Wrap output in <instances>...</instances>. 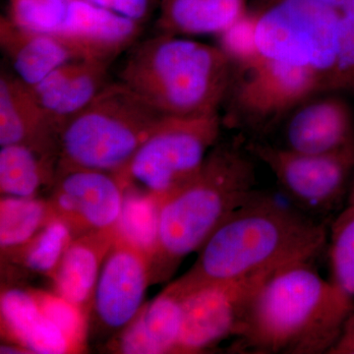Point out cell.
Instances as JSON below:
<instances>
[{
  "instance_id": "obj_8",
  "label": "cell",
  "mask_w": 354,
  "mask_h": 354,
  "mask_svg": "<svg viewBox=\"0 0 354 354\" xmlns=\"http://www.w3.org/2000/svg\"><path fill=\"white\" fill-rule=\"evenodd\" d=\"M256 15V46L261 55L321 72L329 78L333 93L341 10L315 0H272Z\"/></svg>"
},
{
  "instance_id": "obj_9",
  "label": "cell",
  "mask_w": 354,
  "mask_h": 354,
  "mask_svg": "<svg viewBox=\"0 0 354 354\" xmlns=\"http://www.w3.org/2000/svg\"><path fill=\"white\" fill-rule=\"evenodd\" d=\"M249 153L267 165L288 202L327 221L348 196L354 176V146L330 153L295 152L260 139L245 142Z\"/></svg>"
},
{
  "instance_id": "obj_27",
  "label": "cell",
  "mask_w": 354,
  "mask_h": 354,
  "mask_svg": "<svg viewBox=\"0 0 354 354\" xmlns=\"http://www.w3.org/2000/svg\"><path fill=\"white\" fill-rule=\"evenodd\" d=\"M69 0H10L8 18L14 24L32 31L59 30Z\"/></svg>"
},
{
  "instance_id": "obj_14",
  "label": "cell",
  "mask_w": 354,
  "mask_h": 354,
  "mask_svg": "<svg viewBox=\"0 0 354 354\" xmlns=\"http://www.w3.org/2000/svg\"><path fill=\"white\" fill-rule=\"evenodd\" d=\"M144 25L88 0H69L57 32L76 46L86 59L113 62L138 41Z\"/></svg>"
},
{
  "instance_id": "obj_18",
  "label": "cell",
  "mask_w": 354,
  "mask_h": 354,
  "mask_svg": "<svg viewBox=\"0 0 354 354\" xmlns=\"http://www.w3.org/2000/svg\"><path fill=\"white\" fill-rule=\"evenodd\" d=\"M0 314L9 342L20 344L29 353H76L64 333L44 314L34 290L10 288L2 291Z\"/></svg>"
},
{
  "instance_id": "obj_17",
  "label": "cell",
  "mask_w": 354,
  "mask_h": 354,
  "mask_svg": "<svg viewBox=\"0 0 354 354\" xmlns=\"http://www.w3.org/2000/svg\"><path fill=\"white\" fill-rule=\"evenodd\" d=\"M0 46L14 74L29 87L67 62L86 59L58 32L24 29L3 16L0 18Z\"/></svg>"
},
{
  "instance_id": "obj_29",
  "label": "cell",
  "mask_w": 354,
  "mask_h": 354,
  "mask_svg": "<svg viewBox=\"0 0 354 354\" xmlns=\"http://www.w3.org/2000/svg\"><path fill=\"white\" fill-rule=\"evenodd\" d=\"M333 93L354 97V2L341 9L339 58Z\"/></svg>"
},
{
  "instance_id": "obj_4",
  "label": "cell",
  "mask_w": 354,
  "mask_h": 354,
  "mask_svg": "<svg viewBox=\"0 0 354 354\" xmlns=\"http://www.w3.org/2000/svg\"><path fill=\"white\" fill-rule=\"evenodd\" d=\"M232 64L218 46L158 32L129 50L120 81L167 116L220 113Z\"/></svg>"
},
{
  "instance_id": "obj_33",
  "label": "cell",
  "mask_w": 354,
  "mask_h": 354,
  "mask_svg": "<svg viewBox=\"0 0 354 354\" xmlns=\"http://www.w3.org/2000/svg\"><path fill=\"white\" fill-rule=\"evenodd\" d=\"M319 3L324 4V6L332 7V8L341 10L344 6L353 3L354 0H315Z\"/></svg>"
},
{
  "instance_id": "obj_26",
  "label": "cell",
  "mask_w": 354,
  "mask_h": 354,
  "mask_svg": "<svg viewBox=\"0 0 354 354\" xmlns=\"http://www.w3.org/2000/svg\"><path fill=\"white\" fill-rule=\"evenodd\" d=\"M329 281L354 301V203H348L328 230Z\"/></svg>"
},
{
  "instance_id": "obj_5",
  "label": "cell",
  "mask_w": 354,
  "mask_h": 354,
  "mask_svg": "<svg viewBox=\"0 0 354 354\" xmlns=\"http://www.w3.org/2000/svg\"><path fill=\"white\" fill-rule=\"evenodd\" d=\"M165 116L127 84L109 81L62 130L57 176L77 169L116 176Z\"/></svg>"
},
{
  "instance_id": "obj_20",
  "label": "cell",
  "mask_w": 354,
  "mask_h": 354,
  "mask_svg": "<svg viewBox=\"0 0 354 354\" xmlns=\"http://www.w3.org/2000/svg\"><path fill=\"white\" fill-rule=\"evenodd\" d=\"M158 32L220 36L246 15V0H160Z\"/></svg>"
},
{
  "instance_id": "obj_1",
  "label": "cell",
  "mask_w": 354,
  "mask_h": 354,
  "mask_svg": "<svg viewBox=\"0 0 354 354\" xmlns=\"http://www.w3.org/2000/svg\"><path fill=\"white\" fill-rule=\"evenodd\" d=\"M353 308L314 261L283 266L254 295L230 353L329 354Z\"/></svg>"
},
{
  "instance_id": "obj_32",
  "label": "cell",
  "mask_w": 354,
  "mask_h": 354,
  "mask_svg": "<svg viewBox=\"0 0 354 354\" xmlns=\"http://www.w3.org/2000/svg\"><path fill=\"white\" fill-rule=\"evenodd\" d=\"M0 353L2 354L6 353H29L27 349L23 348L20 344H16V342H6L1 344L0 346Z\"/></svg>"
},
{
  "instance_id": "obj_11",
  "label": "cell",
  "mask_w": 354,
  "mask_h": 354,
  "mask_svg": "<svg viewBox=\"0 0 354 354\" xmlns=\"http://www.w3.org/2000/svg\"><path fill=\"white\" fill-rule=\"evenodd\" d=\"M150 285V257L115 234L88 310L95 332L113 337L120 334L138 315Z\"/></svg>"
},
{
  "instance_id": "obj_34",
  "label": "cell",
  "mask_w": 354,
  "mask_h": 354,
  "mask_svg": "<svg viewBox=\"0 0 354 354\" xmlns=\"http://www.w3.org/2000/svg\"><path fill=\"white\" fill-rule=\"evenodd\" d=\"M348 203H354V176L353 178V183H351V189H349Z\"/></svg>"
},
{
  "instance_id": "obj_6",
  "label": "cell",
  "mask_w": 354,
  "mask_h": 354,
  "mask_svg": "<svg viewBox=\"0 0 354 354\" xmlns=\"http://www.w3.org/2000/svg\"><path fill=\"white\" fill-rule=\"evenodd\" d=\"M323 93L332 92L329 78L321 72L263 57L257 51L232 64L223 102L227 114L223 123L252 133L253 139H258L291 109Z\"/></svg>"
},
{
  "instance_id": "obj_22",
  "label": "cell",
  "mask_w": 354,
  "mask_h": 354,
  "mask_svg": "<svg viewBox=\"0 0 354 354\" xmlns=\"http://www.w3.org/2000/svg\"><path fill=\"white\" fill-rule=\"evenodd\" d=\"M113 62L83 59L58 90L44 109L53 127L62 134L65 125L87 108L109 82V66Z\"/></svg>"
},
{
  "instance_id": "obj_31",
  "label": "cell",
  "mask_w": 354,
  "mask_h": 354,
  "mask_svg": "<svg viewBox=\"0 0 354 354\" xmlns=\"http://www.w3.org/2000/svg\"><path fill=\"white\" fill-rule=\"evenodd\" d=\"M329 354H354V308L346 319L341 335Z\"/></svg>"
},
{
  "instance_id": "obj_23",
  "label": "cell",
  "mask_w": 354,
  "mask_h": 354,
  "mask_svg": "<svg viewBox=\"0 0 354 354\" xmlns=\"http://www.w3.org/2000/svg\"><path fill=\"white\" fill-rule=\"evenodd\" d=\"M53 213L50 203L39 197L1 196L0 247L2 255H12L25 246Z\"/></svg>"
},
{
  "instance_id": "obj_30",
  "label": "cell",
  "mask_w": 354,
  "mask_h": 354,
  "mask_svg": "<svg viewBox=\"0 0 354 354\" xmlns=\"http://www.w3.org/2000/svg\"><path fill=\"white\" fill-rule=\"evenodd\" d=\"M123 17L144 25L160 6V0H88Z\"/></svg>"
},
{
  "instance_id": "obj_7",
  "label": "cell",
  "mask_w": 354,
  "mask_h": 354,
  "mask_svg": "<svg viewBox=\"0 0 354 354\" xmlns=\"http://www.w3.org/2000/svg\"><path fill=\"white\" fill-rule=\"evenodd\" d=\"M221 124L220 113L165 116L116 177L124 188L162 199L196 176L218 142Z\"/></svg>"
},
{
  "instance_id": "obj_2",
  "label": "cell",
  "mask_w": 354,
  "mask_h": 354,
  "mask_svg": "<svg viewBox=\"0 0 354 354\" xmlns=\"http://www.w3.org/2000/svg\"><path fill=\"white\" fill-rule=\"evenodd\" d=\"M329 223L256 191L198 251L187 285L227 281L314 261L327 248Z\"/></svg>"
},
{
  "instance_id": "obj_19",
  "label": "cell",
  "mask_w": 354,
  "mask_h": 354,
  "mask_svg": "<svg viewBox=\"0 0 354 354\" xmlns=\"http://www.w3.org/2000/svg\"><path fill=\"white\" fill-rule=\"evenodd\" d=\"M115 230L74 237L53 277L55 292L88 314L97 279Z\"/></svg>"
},
{
  "instance_id": "obj_13",
  "label": "cell",
  "mask_w": 354,
  "mask_h": 354,
  "mask_svg": "<svg viewBox=\"0 0 354 354\" xmlns=\"http://www.w3.org/2000/svg\"><path fill=\"white\" fill-rule=\"evenodd\" d=\"M354 146L353 109L341 93L308 100L285 127L286 148L304 153H330Z\"/></svg>"
},
{
  "instance_id": "obj_16",
  "label": "cell",
  "mask_w": 354,
  "mask_h": 354,
  "mask_svg": "<svg viewBox=\"0 0 354 354\" xmlns=\"http://www.w3.org/2000/svg\"><path fill=\"white\" fill-rule=\"evenodd\" d=\"M183 290L176 281L114 337L111 349L122 354L176 353L183 320Z\"/></svg>"
},
{
  "instance_id": "obj_10",
  "label": "cell",
  "mask_w": 354,
  "mask_h": 354,
  "mask_svg": "<svg viewBox=\"0 0 354 354\" xmlns=\"http://www.w3.org/2000/svg\"><path fill=\"white\" fill-rule=\"evenodd\" d=\"M274 271L227 281L187 285L183 290V320L176 353H203L236 335L251 300Z\"/></svg>"
},
{
  "instance_id": "obj_3",
  "label": "cell",
  "mask_w": 354,
  "mask_h": 354,
  "mask_svg": "<svg viewBox=\"0 0 354 354\" xmlns=\"http://www.w3.org/2000/svg\"><path fill=\"white\" fill-rule=\"evenodd\" d=\"M253 156L242 139L218 142L196 176L160 199L151 283L171 278L228 216L256 192Z\"/></svg>"
},
{
  "instance_id": "obj_28",
  "label": "cell",
  "mask_w": 354,
  "mask_h": 354,
  "mask_svg": "<svg viewBox=\"0 0 354 354\" xmlns=\"http://www.w3.org/2000/svg\"><path fill=\"white\" fill-rule=\"evenodd\" d=\"M34 293L44 314L64 333L75 351H81L87 335V314L55 292L34 290Z\"/></svg>"
},
{
  "instance_id": "obj_12",
  "label": "cell",
  "mask_w": 354,
  "mask_h": 354,
  "mask_svg": "<svg viewBox=\"0 0 354 354\" xmlns=\"http://www.w3.org/2000/svg\"><path fill=\"white\" fill-rule=\"evenodd\" d=\"M124 193L113 174L77 169L57 176L48 201L53 215L64 220L76 237L115 230Z\"/></svg>"
},
{
  "instance_id": "obj_21",
  "label": "cell",
  "mask_w": 354,
  "mask_h": 354,
  "mask_svg": "<svg viewBox=\"0 0 354 354\" xmlns=\"http://www.w3.org/2000/svg\"><path fill=\"white\" fill-rule=\"evenodd\" d=\"M57 158L29 146L9 145L0 150L1 196L38 197L39 190L53 187L57 177Z\"/></svg>"
},
{
  "instance_id": "obj_24",
  "label": "cell",
  "mask_w": 354,
  "mask_h": 354,
  "mask_svg": "<svg viewBox=\"0 0 354 354\" xmlns=\"http://www.w3.org/2000/svg\"><path fill=\"white\" fill-rule=\"evenodd\" d=\"M160 198L135 187L125 188L116 236L145 253L152 260L158 234Z\"/></svg>"
},
{
  "instance_id": "obj_25",
  "label": "cell",
  "mask_w": 354,
  "mask_h": 354,
  "mask_svg": "<svg viewBox=\"0 0 354 354\" xmlns=\"http://www.w3.org/2000/svg\"><path fill=\"white\" fill-rule=\"evenodd\" d=\"M73 239L71 227L53 215L31 241L9 257L28 272L53 279Z\"/></svg>"
},
{
  "instance_id": "obj_15",
  "label": "cell",
  "mask_w": 354,
  "mask_h": 354,
  "mask_svg": "<svg viewBox=\"0 0 354 354\" xmlns=\"http://www.w3.org/2000/svg\"><path fill=\"white\" fill-rule=\"evenodd\" d=\"M60 134L29 87L15 74H0V146L25 145L57 158Z\"/></svg>"
}]
</instances>
